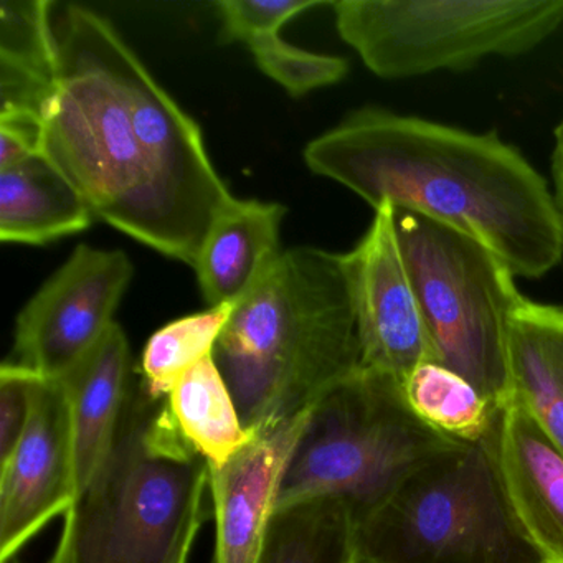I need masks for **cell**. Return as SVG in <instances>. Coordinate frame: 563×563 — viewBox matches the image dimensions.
<instances>
[{
  "label": "cell",
  "mask_w": 563,
  "mask_h": 563,
  "mask_svg": "<svg viewBox=\"0 0 563 563\" xmlns=\"http://www.w3.org/2000/svg\"><path fill=\"white\" fill-rule=\"evenodd\" d=\"M133 275L121 250L78 245L19 314L15 364L51 380L64 377L117 322Z\"/></svg>",
  "instance_id": "obj_9"
},
{
  "label": "cell",
  "mask_w": 563,
  "mask_h": 563,
  "mask_svg": "<svg viewBox=\"0 0 563 563\" xmlns=\"http://www.w3.org/2000/svg\"><path fill=\"white\" fill-rule=\"evenodd\" d=\"M213 361L246 431L302 417L329 388L361 368L342 253L285 250L233 309Z\"/></svg>",
  "instance_id": "obj_2"
},
{
  "label": "cell",
  "mask_w": 563,
  "mask_h": 563,
  "mask_svg": "<svg viewBox=\"0 0 563 563\" xmlns=\"http://www.w3.org/2000/svg\"><path fill=\"white\" fill-rule=\"evenodd\" d=\"M335 29L384 80L522 57L563 27V0H341Z\"/></svg>",
  "instance_id": "obj_8"
},
{
  "label": "cell",
  "mask_w": 563,
  "mask_h": 563,
  "mask_svg": "<svg viewBox=\"0 0 563 563\" xmlns=\"http://www.w3.org/2000/svg\"><path fill=\"white\" fill-rule=\"evenodd\" d=\"M497 457L523 529L550 563H563V453L514 398L500 417Z\"/></svg>",
  "instance_id": "obj_13"
},
{
  "label": "cell",
  "mask_w": 563,
  "mask_h": 563,
  "mask_svg": "<svg viewBox=\"0 0 563 563\" xmlns=\"http://www.w3.org/2000/svg\"><path fill=\"white\" fill-rule=\"evenodd\" d=\"M223 38L242 42L252 52L266 77L282 85L291 97H302L344 80L347 60L312 54L279 37L286 22L319 8L316 0H222L217 2Z\"/></svg>",
  "instance_id": "obj_17"
},
{
  "label": "cell",
  "mask_w": 563,
  "mask_h": 563,
  "mask_svg": "<svg viewBox=\"0 0 563 563\" xmlns=\"http://www.w3.org/2000/svg\"><path fill=\"white\" fill-rule=\"evenodd\" d=\"M453 443L415 413L404 382L362 365L309 408L276 504L332 494L347 500L357 522L418 464Z\"/></svg>",
  "instance_id": "obj_6"
},
{
  "label": "cell",
  "mask_w": 563,
  "mask_h": 563,
  "mask_svg": "<svg viewBox=\"0 0 563 563\" xmlns=\"http://www.w3.org/2000/svg\"><path fill=\"white\" fill-rule=\"evenodd\" d=\"M552 196L559 213L563 233V120L555 130V143L552 153Z\"/></svg>",
  "instance_id": "obj_25"
},
{
  "label": "cell",
  "mask_w": 563,
  "mask_h": 563,
  "mask_svg": "<svg viewBox=\"0 0 563 563\" xmlns=\"http://www.w3.org/2000/svg\"><path fill=\"white\" fill-rule=\"evenodd\" d=\"M306 413L250 431L249 441L227 463L209 466L217 520L216 563H255Z\"/></svg>",
  "instance_id": "obj_12"
},
{
  "label": "cell",
  "mask_w": 563,
  "mask_h": 563,
  "mask_svg": "<svg viewBox=\"0 0 563 563\" xmlns=\"http://www.w3.org/2000/svg\"><path fill=\"white\" fill-rule=\"evenodd\" d=\"M285 216L279 203L236 197L220 210L194 265L209 308L239 305L275 268Z\"/></svg>",
  "instance_id": "obj_14"
},
{
  "label": "cell",
  "mask_w": 563,
  "mask_h": 563,
  "mask_svg": "<svg viewBox=\"0 0 563 563\" xmlns=\"http://www.w3.org/2000/svg\"><path fill=\"white\" fill-rule=\"evenodd\" d=\"M78 494L70 405L60 382L42 377L14 454L0 464V562L8 563Z\"/></svg>",
  "instance_id": "obj_11"
},
{
  "label": "cell",
  "mask_w": 563,
  "mask_h": 563,
  "mask_svg": "<svg viewBox=\"0 0 563 563\" xmlns=\"http://www.w3.org/2000/svg\"><path fill=\"white\" fill-rule=\"evenodd\" d=\"M42 375L5 362L0 367V464L14 454L34 410L35 388Z\"/></svg>",
  "instance_id": "obj_24"
},
{
  "label": "cell",
  "mask_w": 563,
  "mask_h": 563,
  "mask_svg": "<svg viewBox=\"0 0 563 563\" xmlns=\"http://www.w3.org/2000/svg\"><path fill=\"white\" fill-rule=\"evenodd\" d=\"M395 220L433 362L466 378L504 410L510 398V316L526 298L516 275L496 253L457 230L400 210Z\"/></svg>",
  "instance_id": "obj_7"
},
{
  "label": "cell",
  "mask_w": 563,
  "mask_h": 563,
  "mask_svg": "<svg viewBox=\"0 0 563 563\" xmlns=\"http://www.w3.org/2000/svg\"><path fill=\"white\" fill-rule=\"evenodd\" d=\"M497 434L456 441L410 471L357 520L355 563H550L510 503Z\"/></svg>",
  "instance_id": "obj_5"
},
{
  "label": "cell",
  "mask_w": 563,
  "mask_h": 563,
  "mask_svg": "<svg viewBox=\"0 0 563 563\" xmlns=\"http://www.w3.org/2000/svg\"><path fill=\"white\" fill-rule=\"evenodd\" d=\"M52 9L47 0L0 2V121L45 128L60 84V47Z\"/></svg>",
  "instance_id": "obj_15"
},
{
  "label": "cell",
  "mask_w": 563,
  "mask_h": 563,
  "mask_svg": "<svg viewBox=\"0 0 563 563\" xmlns=\"http://www.w3.org/2000/svg\"><path fill=\"white\" fill-rule=\"evenodd\" d=\"M207 486L209 463L166 398L134 380L110 450L65 514L51 563H187Z\"/></svg>",
  "instance_id": "obj_3"
},
{
  "label": "cell",
  "mask_w": 563,
  "mask_h": 563,
  "mask_svg": "<svg viewBox=\"0 0 563 563\" xmlns=\"http://www.w3.org/2000/svg\"><path fill=\"white\" fill-rule=\"evenodd\" d=\"M9 563V562H8Z\"/></svg>",
  "instance_id": "obj_26"
},
{
  "label": "cell",
  "mask_w": 563,
  "mask_h": 563,
  "mask_svg": "<svg viewBox=\"0 0 563 563\" xmlns=\"http://www.w3.org/2000/svg\"><path fill=\"white\" fill-rule=\"evenodd\" d=\"M166 400L180 433L209 466L227 463L249 441L250 431L213 357L187 372Z\"/></svg>",
  "instance_id": "obj_21"
},
{
  "label": "cell",
  "mask_w": 563,
  "mask_h": 563,
  "mask_svg": "<svg viewBox=\"0 0 563 563\" xmlns=\"http://www.w3.org/2000/svg\"><path fill=\"white\" fill-rule=\"evenodd\" d=\"M305 163L374 210L390 203L477 240L516 278H542L562 262L552 189L497 133L361 108L312 140Z\"/></svg>",
  "instance_id": "obj_1"
},
{
  "label": "cell",
  "mask_w": 563,
  "mask_h": 563,
  "mask_svg": "<svg viewBox=\"0 0 563 563\" xmlns=\"http://www.w3.org/2000/svg\"><path fill=\"white\" fill-rule=\"evenodd\" d=\"M95 213L67 174L42 153L0 169V240L45 245L84 232Z\"/></svg>",
  "instance_id": "obj_19"
},
{
  "label": "cell",
  "mask_w": 563,
  "mask_h": 563,
  "mask_svg": "<svg viewBox=\"0 0 563 563\" xmlns=\"http://www.w3.org/2000/svg\"><path fill=\"white\" fill-rule=\"evenodd\" d=\"M58 382L70 405L80 490L110 450L133 387V361L123 328L114 322L103 339Z\"/></svg>",
  "instance_id": "obj_16"
},
{
  "label": "cell",
  "mask_w": 563,
  "mask_h": 563,
  "mask_svg": "<svg viewBox=\"0 0 563 563\" xmlns=\"http://www.w3.org/2000/svg\"><path fill=\"white\" fill-rule=\"evenodd\" d=\"M60 84L45 117V154L84 194L97 219L156 250L150 177L118 74V34L71 4L55 22Z\"/></svg>",
  "instance_id": "obj_4"
},
{
  "label": "cell",
  "mask_w": 563,
  "mask_h": 563,
  "mask_svg": "<svg viewBox=\"0 0 563 563\" xmlns=\"http://www.w3.org/2000/svg\"><path fill=\"white\" fill-rule=\"evenodd\" d=\"M507 375L510 398L563 453V308L523 298L514 309Z\"/></svg>",
  "instance_id": "obj_18"
},
{
  "label": "cell",
  "mask_w": 563,
  "mask_h": 563,
  "mask_svg": "<svg viewBox=\"0 0 563 563\" xmlns=\"http://www.w3.org/2000/svg\"><path fill=\"white\" fill-rule=\"evenodd\" d=\"M233 309L219 306L184 316L153 334L144 347L143 382L154 398H167L187 372L213 357Z\"/></svg>",
  "instance_id": "obj_23"
},
{
  "label": "cell",
  "mask_w": 563,
  "mask_h": 563,
  "mask_svg": "<svg viewBox=\"0 0 563 563\" xmlns=\"http://www.w3.org/2000/svg\"><path fill=\"white\" fill-rule=\"evenodd\" d=\"M415 413L456 441H479L499 428L503 410L494 408L466 378L438 362L418 365L404 382Z\"/></svg>",
  "instance_id": "obj_22"
},
{
  "label": "cell",
  "mask_w": 563,
  "mask_h": 563,
  "mask_svg": "<svg viewBox=\"0 0 563 563\" xmlns=\"http://www.w3.org/2000/svg\"><path fill=\"white\" fill-rule=\"evenodd\" d=\"M355 527L347 500L332 494L276 504L255 563H355Z\"/></svg>",
  "instance_id": "obj_20"
},
{
  "label": "cell",
  "mask_w": 563,
  "mask_h": 563,
  "mask_svg": "<svg viewBox=\"0 0 563 563\" xmlns=\"http://www.w3.org/2000/svg\"><path fill=\"white\" fill-rule=\"evenodd\" d=\"M361 342L362 365L405 378L433 361L430 335L411 283L395 209L382 203L361 242L342 253Z\"/></svg>",
  "instance_id": "obj_10"
}]
</instances>
